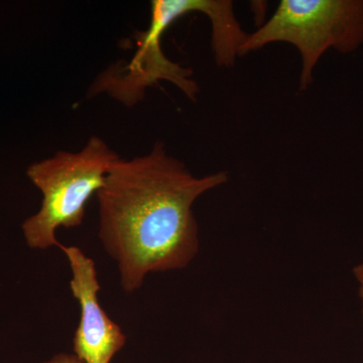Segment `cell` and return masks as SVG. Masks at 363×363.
I'll list each match as a JSON object with an SVG mask.
<instances>
[{"mask_svg":"<svg viewBox=\"0 0 363 363\" xmlns=\"http://www.w3.org/2000/svg\"><path fill=\"white\" fill-rule=\"evenodd\" d=\"M43 363H85L80 358H78L77 355L74 353H58V354L54 355L51 359L47 360V362Z\"/></svg>","mask_w":363,"mask_h":363,"instance_id":"cell-6","label":"cell"},{"mask_svg":"<svg viewBox=\"0 0 363 363\" xmlns=\"http://www.w3.org/2000/svg\"><path fill=\"white\" fill-rule=\"evenodd\" d=\"M227 181L226 172L195 176L162 142L111 167L96 194L98 236L116 262L123 291L135 293L147 274L192 262L199 252L194 203Z\"/></svg>","mask_w":363,"mask_h":363,"instance_id":"cell-1","label":"cell"},{"mask_svg":"<svg viewBox=\"0 0 363 363\" xmlns=\"http://www.w3.org/2000/svg\"><path fill=\"white\" fill-rule=\"evenodd\" d=\"M353 274H354L358 286H359V288H358V295H359L360 300H362V314L363 319V262L353 267Z\"/></svg>","mask_w":363,"mask_h":363,"instance_id":"cell-7","label":"cell"},{"mask_svg":"<svg viewBox=\"0 0 363 363\" xmlns=\"http://www.w3.org/2000/svg\"><path fill=\"white\" fill-rule=\"evenodd\" d=\"M279 42L300 52V90H306L325 52L348 54L363 45V0H281L272 18L247 33L240 56Z\"/></svg>","mask_w":363,"mask_h":363,"instance_id":"cell-3","label":"cell"},{"mask_svg":"<svg viewBox=\"0 0 363 363\" xmlns=\"http://www.w3.org/2000/svg\"><path fill=\"white\" fill-rule=\"evenodd\" d=\"M72 272L70 290L80 306L73 353L85 363H111L126 343L121 326L109 318L98 298L100 286L94 260L77 247L60 243Z\"/></svg>","mask_w":363,"mask_h":363,"instance_id":"cell-5","label":"cell"},{"mask_svg":"<svg viewBox=\"0 0 363 363\" xmlns=\"http://www.w3.org/2000/svg\"><path fill=\"white\" fill-rule=\"evenodd\" d=\"M121 157L98 136H92L80 152L59 150L33 162L26 176L43 194L37 213L23 221V238L33 250L59 247L60 227L82 224L86 205L104 187L107 174Z\"/></svg>","mask_w":363,"mask_h":363,"instance_id":"cell-2","label":"cell"},{"mask_svg":"<svg viewBox=\"0 0 363 363\" xmlns=\"http://www.w3.org/2000/svg\"><path fill=\"white\" fill-rule=\"evenodd\" d=\"M175 21L167 0L150 2L149 28L140 33L135 55L128 64L119 61L105 69L95 79L88 95L105 93L130 107L142 101L147 88L166 80L195 101L199 88L192 79V71L167 58L162 49V35Z\"/></svg>","mask_w":363,"mask_h":363,"instance_id":"cell-4","label":"cell"}]
</instances>
